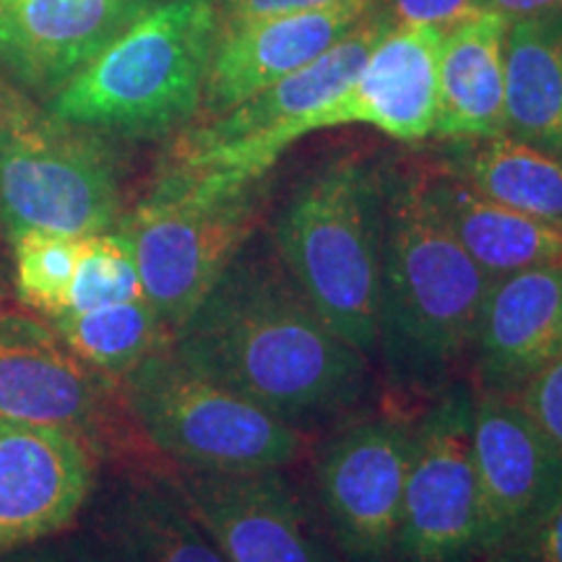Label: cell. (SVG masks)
Masks as SVG:
<instances>
[{
	"label": "cell",
	"instance_id": "obj_32",
	"mask_svg": "<svg viewBox=\"0 0 562 562\" xmlns=\"http://www.w3.org/2000/svg\"><path fill=\"white\" fill-rule=\"evenodd\" d=\"M19 94L13 89L5 87V83H0V140H3V133H5V123H9V112L13 104H16Z\"/></svg>",
	"mask_w": 562,
	"mask_h": 562
},
{
	"label": "cell",
	"instance_id": "obj_8",
	"mask_svg": "<svg viewBox=\"0 0 562 562\" xmlns=\"http://www.w3.org/2000/svg\"><path fill=\"white\" fill-rule=\"evenodd\" d=\"M389 26V19L370 11L339 45L305 68L220 117L182 128L165 165L235 182L261 180L281 154L307 136V121L315 112L331 104L360 74L372 45Z\"/></svg>",
	"mask_w": 562,
	"mask_h": 562
},
{
	"label": "cell",
	"instance_id": "obj_25",
	"mask_svg": "<svg viewBox=\"0 0 562 562\" xmlns=\"http://www.w3.org/2000/svg\"><path fill=\"white\" fill-rule=\"evenodd\" d=\"M136 297H144V290H140V277L128 237L117 227L81 237L66 311H94V307Z\"/></svg>",
	"mask_w": 562,
	"mask_h": 562
},
{
	"label": "cell",
	"instance_id": "obj_14",
	"mask_svg": "<svg viewBox=\"0 0 562 562\" xmlns=\"http://www.w3.org/2000/svg\"><path fill=\"white\" fill-rule=\"evenodd\" d=\"M472 456L484 558L562 495V453L516 398L474 393Z\"/></svg>",
	"mask_w": 562,
	"mask_h": 562
},
{
	"label": "cell",
	"instance_id": "obj_19",
	"mask_svg": "<svg viewBox=\"0 0 562 562\" xmlns=\"http://www.w3.org/2000/svg\"><path fill=\"white\" fill-rule=\"evenodd\" d=\"M89 505L74 562H227L167 474H125Z\"/></svg>",
	"mask_w": 562,
	"mask_h": 562
},
{
	"label": "cell",
	"instance_id": "obj_12",
	"mask_svg": "<svg viewBox=\"0 0 562 562\" xmlns=\"http://www.w3.org/2000/svg\"><path fill=\"white\" fill-rule=\"evenodd\" d=\"M167 476L227 562H336L281 469L224 474L175 467Z\"/></svg>",
	"mask_w": 562,
	"mask_h": 562
},
{
	"label": "cell",
	"instance_id": "obj_21",
	"mask_svg": "<svg viewBox=\"0 0 562 562\" xmlns=\"http://www.w3.org/2000/svg\"><path fill=\"white\" fill-rule=\"evenodd\" d=\"M442 220L490 279L544 263H562V229L474 191L448 167L425 175Z\"/></svg>",
	"mask_w": 562,
	"mask_h": 562
},
{
	"label": "cell",
	"instance_id": "obj_27",
	"mask_svg": "<svg viewBox=\"0 0 562 562\" xmlns=\"http://www.w3.org/2000/svg\"><path fill=\"white\" fill-rule=\"evenodd\" d=\"M480 562H562V495L524 524Z\"/></svg>",
	"mask_w": 562,
	"mask_h": 562
},
{
	"label": "cell",
	"instance_id": "obj_31",
	"mask_svg": "<svg viewBox=\"0 0 562 562\" xmlns=\"http://www.w3.org/2000/svg\"><path fill=\"white\" fill-rule=\"evenodd\" d=\"M480 11H490L505 21L544 16V13L562 11V0H480Z\"/></svg>",
	"mask_w": 562,
	"mask_h": 562
},
{
	"label": "cell",
	"instance_id": "obj_6",
	"mask_svg": "<svg viewBox=\"0 0 562 562\" xmlns=\"http://www.w3.org/2000/svg\"><path fill=\"white\" fill-rule=\"evenodd\" d=\"M121 402L151 448L191 472H266L302 451L305 435L240 393L159 349L117 383Z\"/></svg>",
	"mask_w": 562,
	"mask_h": 562
},
{
	"label": "cell",
	"instance_id": "obj_23",
	"mask_svg": "<svg viewBox=\"0 0 562 562\" xmlns=\"http://www.w3.org/2000/svg\"><path fill=\"white\" fill-rule=\"evenodd\" d=\"M448 170L487 199L562 229V159L497 133L448 140Z\"/></svg>",
	"mask_w": 562,
	"mask_h": 562
},
{
	"label": "cell",
	"instance_id": "obj_2",
	"mask_svg": "<svg viewBox=\"0 0 562 562\" xmlns=\"http://www.w3.org/2000/svg\"><path fill=\"white\" fill-rule=\"evenodd\" d=\"M490 281L442 220L425 175L389 182L375 355L393 385L432 398L459 383Z\"/></svg>",
	"mask_w": 562,
	"mask_h": 562
},
{
	"label": "cell",
	"instance_id": "obj_5",
	"mask_svg": "<svg viewBox=\"0 0 562 562\" xmlns=\"http://www.w3.org/2000/svg\"><path fill=\"white\" fill-rule=\"evenodd\" d=\"M258 182L161 165L149 193L123 214L144 297L175 334L250 243Z\"/></svg>",
	"mask_w": 562,
	"mask_h": 562
},
{
	"label": "cell",
	"instance_id": "obj_33",
	"mask_svg": "<svg viewBox=\"0 0 562 562\" xmlns=\"http://www.w3.org/2000/svg\"><path fill=\"white\" fill-rule=\"evenodd\" d=\"M0 562H58L50 554H19V552H11V554H3Z\"/></svg>",
	"mask_w": 562,
	"mask_h": 562
},
{
	"label": "cell",
	"instance_id": "obj_17",
	"mask_svg": "<svg viewBox=\"0 0 562 562\" xmlns=\"http://www.w3.org/2000/svg\"><path fill=\"white\" fill-rule=\"evenodd\" d=\"M438 26L391 24L360 74L307 121V136L341 125H370L396 140H425L438 115Z\"/></svg>",
	"mask_w": 562,
	"mask_h": 562
},
{
	"label": "cell",
	"instance_id": "obj_10",
	"mask_svg": "<svg viewBox=\"0 0 562 562\" xmlns=\"http://www.w3.org/2000/svg\"><path fill=\"white\" fill-rule=\"evenodd\" d=\"M412 438L406 419L364 414L323 442L315 487L344 562H391Z\"/></svg>",
	"mask_w": 562,
	"mask_h": 562
},
{
	"label": "cell",
	"instance_id": "obj_16",
	"mask_svg": "<svg viewBox=\"0 0 562 562\" xmlns=\"http://www.w3.org/2000/svg\"><path fill=\"white\" fill-rule=\"evenodd\" d=\"M154 0H0V70L50 100Z\"/></svg>",
	"mask_w": 562,
	"mask_h": 562
},
{
	"label": "cell",
	"instance_id": "obj_13",
	"mask_svg": "<svg viewBox=\"0 0 562 562\" xmlns=\"http://www.w3.org/2000/svg\"><path fill=\"white\" fill-rule=\"evenodd\" d=\"M97 469L100 456L79 435L0 417V558L79 521Z\"/></svg>",
	"mask_w": 562,
	"mask_h": 562
},
{
	"label": "cell",
	"instance_id": "obj_11",
	"mask_svg": "<svg viewBox=\"0 0 562 562\" xmlns=\"http://www.w3.org/2000/svg\"><path fill=\"white\" fill-rule=\"evenodd\" d=\"M117 385L81 362L47 321L0 307V417L58 427L108 456L121 446Z\"/></svg>",
	"mask_w": 562,
	"mask_h": 562
},
{
	"label": "cell",
	"instance_id": "obj_26",
	"mask_svg": "<svg viewBox=\"0 0 562 562\" xmlns=\"http://www.w3.org/2000/svg\"><path fill=\"white\" fill-rule=\"evenodd\" d=\"M79 240L47 232H24L9 240L13 250V286L24 305L47 318L66 311Z\"/></svg>",
	"mask_w": 562,
	"mask_h": 562
},
{
	"label": "cell",
	"instance_id": "obj_1",
	"mask_svg": "<svg viewBox=\"0 0 562 562\" xmlns=\"http://www.w3.org/2000/svg\"><path fill=\"white\" fill-rule=\"evenodd\" d=\"M170 347L191 370L297 430L347 417L370 389V357L321 321L271 240L237 252Z\"/></svg>",
	"mask_w": 562,
	"mask_h": 562
},
{
	"label": "cell",
	"instance_id": "obj_20",
	"mask_svg": "<svg viewBox=\"0 0 562 562\" xmlns=\"http://www.w3.org/2000/svg\"><path fill=\"white\" fill-rule=\"evenodd\" d=\"M505 34L508 21L490 11L442 30L435 138L472 140L505 133Z\"/></svg>",
	"mask_w": 562,
	"mask_h": 562
},
{
	"label": "cell",
	"instance_id": "obj_28",
	"mask_svg": "<svg viewBox=\"0 0 562 562\" xmlns=\"http://www.w3.org/2000/svg\"><path fill=\"white\" fill-rule=\"evenodd\" d=\"M513 398L562 453V349Z\"/></svg>",
	"mask_w": 562,
	"mask_h": 562
},
{
	"label": "cell",
	"instance_id": "obj_4",
	"mask_svg": "<svg viewBox=\"0 0 562 562\" xmlns=\"http://www.w3.org/2000/svg\"><path fill=\"white\" fill-rule=\"evenodd\" d=\"M385 191L360 154H341L294 188L273 224L271 248L302 297L336 336L375 355Z\"/></svg>",
	"mask_w": 562,
	"mask_h": 562
},
{
	"label": "cell",
	"instance_id": "obj_18",
	"mask_svg": "<svg viewBox=\"0 0 562 562\" xmlns=\"http://www.w3.org/2000/svg\"><path fill=\"white\" fill-rule=\"evenodd\" d=\"M562 349V263L490 281L469 355L474 393L516 396Z\"/></svg>",
	"mask_w": 562,
	"mask_h": 562
},
{
	"label": "cell",
	"instance_id": "obj_22",
	"mask_svg": "<svg viewBox=\"0 0 562 562\" xmlns=\"http://www.w3.org/2000/svg\"><path fill=\"white\" fill-rule=\"evenodd\" d=\"M505 133L562 159V11L505 34Z\"/></svg>",
	"mask_w": 562,
	"mask_h": 562
},
{
	"label": "cell",
	"instance_id": "obj_30",
	"mask_svg": "<svg viewBox=\"0 0 562 562\" xmlns=\"http://www.w3.org/2000/svg\"><path fill=\"white\" fill-rule=\"evenodd\" d=\"M214 3L222 24H229V21L273 16V13L328 9V5L351 3V0H214Z\"/></svg>",
	"mask_w": 562,
	"mask_h": 562
},
{
	"label": "cell",
	"instance_id": "obj_7",
	"mask_svg": "<svg viewBox=\"0 0 562 562\" xmlns=\"http://www.w3.org/2000/svg\"><path fill=\"white\" fill-rule=\"evenodd\" d=\"M121 220V178L104 136L53 121L19 97L0 140L5 237L47 232L79 240L115 229Z\"/></svg>",
	"mask_w": 562,
	"mask_h": 562
},
{
	"label": "cell",
	"instance_id": "obj_29",
	"mask_svg": "<svg viewBox=\"0 0 562 562\" xmlns=\"http://www.w3.org/2000/svg\"><path fill=\"white\" fill-rule=\"evenodd\" d=\"M480 11V0H391V13L396 24L409 26H448Z\"/></svg>",
	"mask_w": 562,
	"mask_h": 562
},
{
	"label": "cell",
	"instance_id": "obj_15",
	"mask_svg": "<svg viewBox=\"0 0 562 562\" xmlns=\"http://www.w3.org/2000/svg\"><path fill=\"white\" fill-rule=\"evenodd\" d=\"M372 11V0L220 24L201 112L211 121L321 58Z\"/></svg>",
	"mask_w": 562,
	"mask_h": 562
},
{
	"label": "cell",
	"instance_id": "obj_9",
	"mask_svg": "<svg viewBox=\"0 0 562 562\" xmlns=\"http://www.w3.org/2000/svg\"><path fill=\"white\" fill-rule=\"evenodd\" d=\"M472 412L474 389L453 383L414 425L391 562L482 560Z\"/></svg>",
	"mask_w": 562,
	"mask_h": 562
},
{
	"label": "cell",
	"instance_id": "obj_3",
	"mask_svg": "<svg viewBox=\"0 0 562 562\" xmlns=\"http://www.w3.org/2000/svg\"><path fill=\"white\" fill-rule=\"evenodd\" d=\"M220 11L214 0H161L45 102V115L100 136L161 138L201 112Z\"/></svg>",
	"mask_w": 562,
	"mask_h": 562
},
{
	"label": "cell",
	"instance_id": "obj_24",
	"mask_svg": "<svg viewBox=\"0 0 562 562\" xmlns=\"http://www.w3.org/2000/svg\"><path fill=\"white\" fill-rule=\"evenodd\" d=\"M45 321L81 362L115 385L172 341V331L146 297L81 313L66 311Z\"/></svg>",
	"mask_w": 562,
	"mask_h": 562
}]
</instances>
